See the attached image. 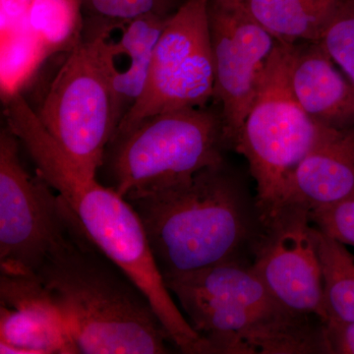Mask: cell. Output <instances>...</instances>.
Here are the masks:
<instances>
[{
  "label": "cell",
  "instance_id": "cell-14",
  "mask_svg": "<svg viewBox=\"0 0 354 354\" xmlns=\"http://www.w3.org/2000/svg\"><path fill=\"white\" fill-rule=\"evenodd\" d=\"M290 80L298 104L316 123L354 127L353 86L322 44H295Z\"/></svg>",
  "mask_w": 354,
  "mask_h": 354
},
{
  "label": "cell",
  "instance_id": "cell-1",
  "mask_svg": "<svg viewBox=\"0 0 354 354\" xmlns=\"http://www.w3.org/2000/svg\"><path fill=\"white\" fill-rule=\"evenodd\" d=\"M6 125L17 136L37 172L62 198L90 241L120 267L152 304L181 353L196 354L202 341L177 306L136 211L97 176L81 171L41 124L22 95L4 106Z\"/></svg>",
  "mask_w": 354,
  "mask_h": 354
},
{
  "label": "cell",
  "instance_id": "cell-6",
  "mask_svg": "<svg viewBox=\"0 0 354 354\" xmlns=\"http://www.w3.org/2000/svg\"><path fill=\"white\" fill-rule=\"evenodd\" d=\"M228 146L220 113L207 106L174 109L114 136L102 167L108 171V186L127 198L183 183L223 164Z\"/></svg>",
  "mask_w": 354,
  "mask_h": 354
},
{
  "label": "cell",
  "instance_id": "cell-16",
  "mask_svg": "<svg viewBox=\"0 0 354 354\" xmlns=\"http://www.w3.org/2000/svg\"><path fill=\"white\" fill-rule=\"evenodd\" d=\"M171 16L149 14L120 26V41H113L116 57L125 55L129 64L116 71L113 85L121 120L143 94L158 39Z\"/></svg>",
  "mask_w": 354,
  "mask_h": 354
},
{
  "label": "cell",
  "instance_id": "cell-8",
  "mask_svg": "<svg viewBox=\"0 0 354 354\" xmlns=\"http://www.w3.org/2000/svg\"><path fill=\"white\" fill-rule=\"evenodd\" d=\"M209 8V0H184L169 17L156 46L143 94L120 121L114 136L155 114L205 108L214 99Z\"/></svg>",
  "mask_w": 354,
  "mask_h": 354
},
{
  "label": "cell",
  "instance_id": "cell-20",
  "mask_svg": "<svg viewBox=\"0 0 354 354\" xmlns=\"http://www.w3.org/2000/svg\"><path fill=\"white\" fill-rule=\"evenodd\" d=\"M354 90V0H344L320 41Z\"/></svg>",
  "mask_w": 354,
  "mask_h": 354
},
{
  "label": "cell",
  "instance_id": "cell-3",
  "mask_svg": "<svg viewBox=\"0 0 354 354\" xmlns=\"http://www.w3.org/2000/svg\"><path fill=\"white\" fill-rule=\"evenodd\" d=\"M142 221L162 276L253 260L264 223L256 197L225 162L125 198Z\"/></svg>",
  "mask_w": 354,
  "mask_h": 354
},
{
  "label": "cell",
  "instance_id": "cell-10",
  "mask_svg": "<svg viewBox=\"0 0 354 354\" xmlns=\"http://www.w3.org/2000/svg\"><path fill=\"white\" fill-rule=\"evenodd\" d=\"M310 209L288 203L264 223L252 267L277 301L326 322L322 270Z\"/></svg>",
  "mask_w": 354,
  "mask_h": 354
},
{
  "label": "cell",
  "instance_id": "cell-17",
  "mask_svg": "<svg viewBox=\"0 0 354 354\" xmlns=\"http://www.w3.org/2000/svg\"><path fill=\"white\" fill-rule=\"evenodd\" d=\"M84 0H32L23 26L46 57L68 53L82 39Z\"/></svg>",
  "mask_w": 354,
  "mask_h": 354
},
{
  "label": "cell",
  "instance_id": "cell-9",
  "mask_svg": "<svg viewBox=\"0 0 354 354\" xmlns=\"http://www.w3.org/2000/svg\"><path fill=\"white\" fill-rule=\"evenodd\" d=\"M19 139L0 132V272L32 274L64 235L68 209L37 172L26 169Z\"/></svg>",
  "mask_w": 354,
  "mask_h": 354
},
{
  "label": "cell",
  "instance_id": "cell-12",
  "mask_svg": "<svg viewBox=\"0 0 354 354\" xmlns=\"http://www.w3.org/2000/svg\"><path fill=\"white\" fill-rule=\"evenodd\" d=\"M0 353H79L64 316L35 274L0 272Z\"/></svg>",
  "mask_w": 354,
  "mask_h": 354
},
{
  "label": "cell",
  "instance_id": "cell-21",
  "mask_svg": "<svg viewBox=\"0 0 354 354\" xmlns=\"http://www.w3.org/2000/svg\"><path fill=\"white\" fill-rule=\"evenodd\" d=\"M181 4L178 0H84V10L95 19L122 25L149 14L169 17Z\"/></svg>",
  "mask_w": 354,
  "mask_h": 354
},
{
  "label": "cell",
  "instance_id": "cell-23",
  "mask_svg": "<svg viewBox=\"0 0 354 354\" xmlns=\"http://www.w3.org/2000/svg\"><path fill=\"white\" fill-rule=\"evenodd\" d=\"M325 337L329 354H354V321L325 322Z\"/></svg>",
  "mask_w": 354,
  "mask_h": 354
},
{
  "label": "cell",
  "instance_id": "cell-7",
  "mask_svg": "<svg viewBox=\"0 0 354 354\" xmlns=\"http://www.w3.org/2000/svg\"><path fill=\"white\" fill-rule=\"evenodd\" d=\"M295 46L277 44L234 145L255 180L263 223L283 207L291 176L319 131L318 123L305 113L291 88Z\"/></svg>",
  "mask_w": 354,
  "mask_h": 354
},
{
  "label": "cell",
  "instance_id": "cell-15",
  "mask_svg": "<svg viewBox=\"0 0 354 354\" xmlns=\"http://www.w3.org/2000/svg\"><path fill=\"white\" fill-rule=\"evenodd\" d=\"M344 0H244L241 4L278 43H319Z\"/></svg>",
  "mask_w": 354,
  "mask_h": 354
},
{
  "label": "cell",
  "instance_id": "cell-5",
  "mask_svg": "<svg viewBox=\"0 0 354 354\" xmlns=\"http://www.w3.org/2000/svg\"><path fill=\"white\" fill-rule=\"evenodd\" d=\"M120 27L99 20L92 31L84 30L35 111L46 131L88 176H97L121 121L113 85L118 57L111 39Z\"/></svg>",
  "mask_w": 354,
  "mask_h": 354
},
{
  "label": "cell",
  "instance_id": "cell-4",
  "mask_svg": "<svg viewBox=\"0 0 354 354\" xmlns=\"http://www.w3.org/2000/svg\"><path fill=\"white\" fill-rule=\"evenodd\" d=\"M164 279L201 337L204 353L305 354L311 348L310 316L277 301L249 261H225Z\"/></svg>",
  "mask_w": 354,
  "mask_h": 354
},
{
  "label": "cell",
  "instance_id": "cell-19",
  "mask_svg": "<svg viewBox=\"0 0 354 354\" xmlns=\"http://www.w3.org/2000/svg\"><path fill=\"white\" fill-rule=\"evenodd\" d=\"M46 55L24 26L13 31L1 32L2 101L16 93H22Z\"/></svg>",
  "mask_w": 354,
  "mask_h": 354
},
{
  "label": "cell",
  "instance_id": "cell-25",
  "mask_svg": "<svg viewBox=\"0 0 354 354\" xmlns=\"http://www.w3.org/2000/svg\"><path fill=\"white\" fill-rule=\"evenodd\" d=\"M215 1L221 2L223 4H230V6H239L244 0H215Z\"/></svg>",
  "mask_w": 354,
  "mask_h": 354
},
{
  "label": "cell",
  "instance_id": "cell-11",
  "mask_svg": "<svg viewBox=\"0 0 354 354\" xmlns=\"http://www.w3.org/2000/svg\"><path fill=\"white\" fill-rule=\"evenodd\" d=\"M215 95L223 131L234 147L278 41L241 6L209 0Z\"/></svg>",
  "mask_w": 354,
  "mask_h": 354
},
{
  "label": "cell",
  "instance_id": "cell-13",
  "mask_svg": "<svg viewBox=\"0 0 354 354\" xmlns=\"http://www.w3.org/2000/svg\"><path fill=\"white\" fill-rule=\"evenodd\" d=\"M353 192L354 127L319 124L313 146L291 176L283 205L297 203L312 209Z\"/></svg>",
  "mask_w": 354,
  "mask_h": 354
},
{
  "label": "cell",
  "instance_id": "cell-18",
  "mask_svg": "<svg viewBox=\"0 0 354 354\" xmlns=\"http://www.w3.org/2000/svg\"><path fill=\"white\" fill-rule=\"evenodd\" d=\"M316 239L328 320L354 321L353 256L344 244L318 230Z\"/></svg>",
  "mask_w": 354,
  "mask_h": 354
},
{
  "label": "cell",
  "instance_id": "cell-2",
  "mask_svg": "<svg viewBox=\"0 0 354 354\" xmlns=\"http://www.w3.org/2000/svg\"><path fill=\"white\" fill-rule=\"evenodd\" d=\"M67 209L66 230L35 274L64 316L79 353H171V337L148 298Z\"/></svg>",
  "mask_w": 354,
  "mask_h": 354
},
{
  "label": "cell",
  "instance_id": "cell-22",
  "mask_svg": "<svg viewBox=\"0 0 354 354\" xmlns=\"http://www.w3.org/2000/svg\"><path fill=\"white\" fill-rule=\"evenodd\" d=\"M309 218L319 232L354 246V192L333 204L310 209Z\"/></svg>",
  "mask_w": 354,
  "mask_h": 354
},
{
  "label": "cell",
  "instance_id": "cell-24",
  "mask_svg": "<svg viewBox=\"0 0 354 354\" xmlns=\"http://www.w3.org/2000/svg\"><path fill=\"white\" fill-rule=\"evenodd\" d=\"M32 0H0V32L22 27L25 14Z\"/></svg>",
  "mask_w": 354,
  "mask_h": 354
}]
</instances>
